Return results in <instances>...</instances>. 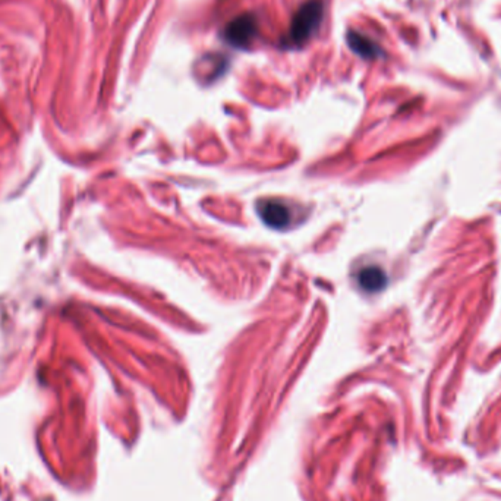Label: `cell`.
<instances>
[{
  "mask_svg": "<svg viewBox=\"0 0 501 501\" xmlns=\"http://www.w3.org/2000/svg\"><path fill=\"white\" fill-rule=\"evenodd\" d=\"M323 12L321 0H309L299 8L290 25V40L293 44L302 46L312 37L321 24Z\"/></svg>",
  "mask_w": 501,
  "mask_h": 501,
  "instance_id": "6da1fadb",
  "label": "cell"
},
{
  "mask_svg": "<svg viewBox=\"0 0 501 501\" xmlns=\"http://www.w3.org/2000/svg\"><path fill=\"white\" fill-rule=\"evenodd\" d=\"M257 34V20L253 15L245 13L233 20L226 28L229 43L236 47L248 46Z\"/></svg>",
  "mask_w": 501,
  "mask_h": 501,
  "instance_id": "7a4b0ae2",
  "label": "cell"
},
{
  "mask_svg": "<svg viewBox=\"0 0 501 501\" xmlns=\"http://www.w3.org/2000/svg\"><path fill=\"white\" fill-rule=\"evenodd\" d=\"M258 211L261 219L265 225H269L274 229L286 227L290 222V211L285 204H280L277 201H264L258 206Z\"/></svg>",
  "mask_w": 501,
  "mask_h": 501,
  "instance_id": "3957f363",
  "label": "cell"
},
{
  "mask_svg": "<svg viewBox=\"0 0 501 501\" xmlns=\"http://www.w3.org/2000/svg\"><path fill=\"white\" fill-rule=\"evenodd\" d=\"M358 281L359 286L366 290V292H378L381 290L387 283V276L384 273L380 267L371 265L365 267L358 274Z\"/></svg>",
  "mask_w": 501,
  "mask_h": 501,
  "instance_id": "277c9868",
  "label": "cell"
},
{
  "mask_svg": "<svg viewBox=\"0 0 501 501\" xmlns=\"http://www.w3.org/2000/svg\"><path fill=\"white\" fill-rule=\"evenodd\" d=\"M347 41H349L350 48H352L355 53H358L362 58H370L371 59V58L378 56V53H380L377 44L373 43L368 37L359 34V32L350 31L349 36H347Z\"/></svg>",
  "mask_w": 501,
  "mask_h": 501,
  "instance_id": "5b68a950",
  "label": "cell"
}]
</instances>
